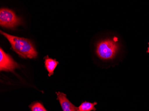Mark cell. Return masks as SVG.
I'll return each mask as SVG.
<instances>
[{
    "label": "cell",
    "instance_id": "6da1fadb",
    "mask_svg": "<svg viewBox=\"0 0 149 111\" xmlns=\"http://www.w3.org/2000/svg\"><path fill=\"white\" fill-rule=\"evenodd\" d=\"M0 32L8 39L11 45V49L20 57L33 59L37 57V52L30 39L11 35L1 30Z\"/></svg>",
    "mask_w": 149,
    "mask_h": 111
},
{
    "label": "cell",
    "instance_id": "7a4b0ae2",
    "mask_svg": "<svg viewBox=\"0 0 149 111\" xmlns=\"http://www.w3.org/2000/svg\"><path fill=\"white\" fill-rule=\"evenodd\" d=\"M119 48L118 38L114 37L99 42L97 45L96 53L98 57L102 60H112L116 56Z\"/></svg>",
    "mask_w": 149,
    "mask_h": 111
},
{
    "label": "cell",
    "instance_id": "3957f363",
    "mask_svg": "<svg viewBox=\"0 0 149 111\" xmlns=\"http://www.w3.org/2000/svg\"><path fill=\"white\" fill-rule=\"evenodd\" d=\"M22 23V19L13 11L8 8H1L0 25L1 26L13 29Z\"/></svg>",
    "mask_w": 149,
    "mask_h": 111
},
{
    "label": "cell",
    "instance_id": "277c9868",
    "mask_svg": "<svg viewBox=\"0 0 149 111\" xmlns=\"http://www.w3.org/2000/svg\"><path fill=\"white\" fill-rule=\"evenodd\" d=\"M19 65L13 60L11 57L0 48V70L13 72Z\"/></svg>",
    "mask_w": 149,
    "mask_h": 111
},
{
    "label": "cell",
    "instance_id": "5b68a950",
    "mask_svg": "<svg viewBox=\"0 0 149 111\" xmlns=\"http://www.w3.org/2000/svg\"><path fill=\"white\" fill-rule=\"evenodd\" d=\"M63 111H78V108L72 103L67 98L66 94L61 92H56Z\"/></svg>",
    "mask_w": 149,
    "mask_h": 111
},
{
    "label": "cell",
    "instance_id": "8992f818",
    "mask_svg": "<svg viewBox=\"0 0 149 111\" xmlns=\"http://www.w3.org/2000/svg\"><path fill=\"white\" fill-rule=\"evenodd\" d=\"M44 59L45 60L44 63H45V68L48 71V76L51 77V76L53 75L54 70L59 63L56 60V59L50 58L48 56L45 57Z\"/></svg>",
    "mask_w": 149,
    "mask_h": 111
},
{
    "label": "cell",
    "instance_id": "52a82bcc",
    "mask_svg": "<svg viewBox=\"0 0 149 111\" xmlns=\"http://www.w3.org/2000/svg\"><path fill=\"white\" fill-rule=\"evenodd\" d=\"M97 103L94 102V103L89 102H83L81 105L78 107V111H95L97 110L95 106L97 105Z\"/></svg>",
    "mask_w": 149,
    "mask_h": 111
},
{
    "label": "cell",
    "instance_id": "ba28073f",
    "mask_svg": "<svg viewBox=\"0 0 149 111\" xmlns=\"http://www.w3.org/2000/svg\"><path fill=\"white\" fill-rule=\"evenodd\" d=\"M31 111H47L43 104L39 101H35L29 106Z\"/></svg>",
    "mask_w": 149,
    "mask_h": 111
},
{
    "label": "cell",
    "instance_id": "9c48e42d",
    "mask_svg": "<svg viewBox=\"0 0 149 111\" xmlns=\"http://www.w3.org/2000/svg\"><path fill=\"white\" fill-rule=\"evenodd\" d=\"M148 48H147V50L146 51V53H149V42L148 43Z\"/></svg>",
    "mask_w": 149,
    "mask_h": 111
}]
</instances>
